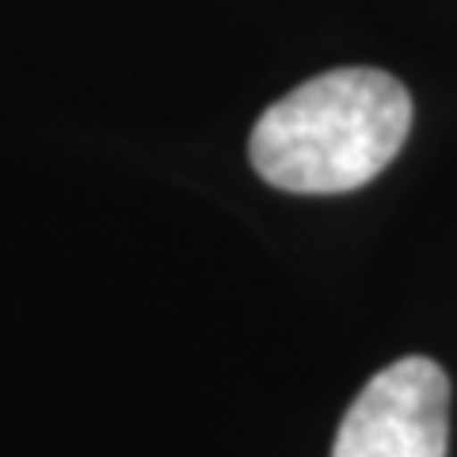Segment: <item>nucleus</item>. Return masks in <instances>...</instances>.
<instances>
[{
    "label": "nucleus",
    "mask_w": 457,
    "mask_h": 457,
    "mask_svg": "<svg viewBox=\"0 0 457 457\" xmlns=\"http://www.w3.org/2000/svg\"><path fill=\"white\" fill-rule=\"evenodd\" d=\"M411 130V96L381 69H332L275 99L255 122V171L290 195H343L393 164Z\"/></svg>",
    "instance_id": "1"
},
{
    "label": "nucleus",
    "mask_w": 457,
    "mask_h": 457,
    "mask_svg": "<svg viewBox=\"0 0 457 457\" xmlns=\"http://www.w3.org/2000/svg\"><path fill=\"white\" fill-rule=\"evenodd\" d=\"M450 381L431 359H400L370 378L339 423L332 457H446Z\"/></svg>",
    "instance_id": "2"
}]
</instances>
